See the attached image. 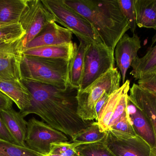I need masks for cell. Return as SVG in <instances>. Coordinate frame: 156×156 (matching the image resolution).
<instances>
[{"label":"cell","mask_w":156,"mask_h":156,"mask_svg":"<svg viewBox=\"0 0 156 156\" xmlns=\"http://www.w3.org/2000/svg\"><path fill=\"white\" fill-rule=\"evenodd\" d=\"M0 116L16 144L27 147L25 141L27 122L24 119V117L20 112H17L12 108L1 111Z\"/></svg>","instance_id":"obj_15"},{"label":"cell","mask_w":156,"mask_h":156,"mask_svg":"<svg viewBox=\"0 0 156 156\" xmlns=\"http://www.w3.org/2000/svg\"><path fill=\"white\" fill-rule=\"evenodd\" d=\"M13 102L9 97L0 91V112L12 108Z\"/></svg>","instance_id":"obj_32"},{"label":"cell","mask_w":156,"mask_h":156,"mask_svg":"<svg viewBox=\"0 0 156 156\" xmlns=\"http://www.w3.org/2000/svg\"><path fill=\"white\" fill-rule=\"evenodd\" d=\"M4 42H2V41H0V44H1V43H3Z\"/></svg>","instance_id":"obj_36"},{"label":"cell","mask_w":156,"mask_h":156,"mask_svg":"<svg viewBox=\"0 0 156 156\" xmlns=\"http://www.w3.org/2000/svg\"><path fill=\"white\" fill-rule=\"evenodd\" d=\"M76 149L80 156H114L102 143L81 145Z\"/></svg>","instance_id":"obj_26"},{"label":"cell","mask_w":156,"mask_h":156,"mask_svg":"<svg viewBox=\"0 0 156 156\" xmlns=\"http://www.w3.org/2000/svg\"><path fill=\"white\" fill-rule=\"evenodd\" d=\"M0 91L9 97L22 111L31 105V96L27 88L20 81L0 79Z\"/></svg>","instance_id":"obj_16"},{"label":"cell","mask_w":156,"mask_h":156,"mask_svg":"<svg viewBox=\"0 0 156 156\" xmlns=\"http://www.w3.org/2000/svg\"><path fill=\"white\" fill-rule=\"evenodd\" d=\"M44 155L14 143L0 139V156H43Z\"/></svg>","instance_id":"obj_24"},{"label":"cell","mask_w":156,"mask_h":156,"mask_svg":"<svg viewBox=\"0 0 156 156\" xmlns=\"http://www.w3.org/2000/svg\"><path fill=\"white\" fill-rule=\"evenodd\" d=\"M114 50L102 42L88 44L84 57V69L78 90L90 86L110 70L115 67Z\"/></svg>","instance_id":"obj_6"},{"label":"cell","mask_w":156,"mask_h":156,"mask_svg":"<svg viewBox=\"0 0 156 156\" xmlns=\"http://www.w3.org/2000/svg\"><path fill=\"white\" fill-rule=\"evenodd\" d=\"M136 26L156 31V0H135Z\"/></svg>","instance_id":"obj_18"},{"label":"cell","mask_w":156,"mask_h":156,"mask_svg":"<svg viewBox=\"0 0 156 156\" xmlns=\"http://www.w3.org/2000/svg\"><path fill=\"white\" fill-rule=\"evenodd\" d=\"M72 32L55 21L48 23L39 34L27 44L23 51L36 48L68 44L72 42Z\"/></svg>","instance_id":"obj_12"},{"label":"cell","mask_w":156,"mask_h":156,"mask_svg":"<svg viewBox=\"0 0 156 156\" xmlns=\"http://www.w3.org/2000/svg\"><path fill=\"white\" fill-rule=\"evenodd\" d=\"M70 61L24 55L20 63L22 79L50 85L62 89L69 85Z\"/></svg>","instance_id":"obj_3"},{"label":"cell","mask_w":156,"mask_h":156,"mask_svg":"<svg viewBox=\"0 0 156 156\" xmlns=\"http://www.w3.org/2000/svg\"><path fill=\"white\" fill-rule=\"evenodd\" d=\"M68 141L66 134L44 122L34 118L27 122L26 144L33 151L43 155L48 154L51 151L52 144Z\"/></svg>","instance_id":"obj_8"},{"label":"cell","mask_w":156,"mask_h":156,"mask_svg":"<svg viewBox=\"0 0 156 156\" xmlns=\"http://www.w3.org/2000/svg\"><path fill=\"white\" fill-rule=\"evenodd\" d=\"M126 85V81L117 90L110 96L108 101L101 112L97 121L101 132H106L109 129V124Z\"/></svg>","instance_id":"obj_22"},{"label":"cell","mask_w":156,"mask_h":156,"mask_svg":"<svg viewBox=\"0 0 156 156\" xmlns=\"http://www.w3.org/2000/svg\"><path fill=\"white\" fill-rule=\"evenodd\" d=\"M53 15L56 23L89 44L102 42L91 24L83 16L66 4L64 0H42Z\"/></svg>","instance_id":"obj_5"},{"label":"cell","mask_w":156,"mask_h":156,"mask_svg":"<svg viewBox=\"0 0 156 156\" xmlns=\"http://www.w3.org/2000/svg\"><path fill=\"white\" fill-rule=\"evenodd\" d=\"M27 0H0V24L19 23Z\"/></svg>","instance_id":"obj_20"},{"label":"cell","mask_w":156,"mask_h":156,"mask_svg":"<svg viewBox=\"0 0 156 156\" xmlns=\"http://www.w3.org/2000/svg\"><path fill=\"white\" fill-rule=\"evenodd\" d=\"M31 96V105L20 111L23 117L34 114L48 125L72 137L91 124L77 114L78 89L69 86L66 89L36 82L22 79Z\"/></svg>","instance_id":"obj_1"},{"label":"cell","mask_w":156,"mask_h":156,"mask_svg":"<svg viewBox=\"0 0 156 156\" xmlns=\"http://www.w3.org/2000/svg\"><path fill=\"white\" fill-rule=\"evenodd\" d=\"M112 94L106 93L102 96L101 98L99 100V101L96 103V105H95V110L97 117H98V119L101 112L102 111L104 107L106 104L107 102L108 101L110 96Z\"/></svg>","instance_id":"obj_33"},{"label":"cell","mask_w":156,"mask_h":156,"mask_svg":"<svg viewBox=\"0 0 156 156\" xmlns=\"http://www.w3.org/2000/svg\"><path fill=\"white\" fill-rule=\"evenodd\" d=\"M132 71L130 74L136 80H138L143 75L156 68V44L150 47L144 56L137 57L131 65Z\"/></svg>","instance_id":"obj_21"},{"label":"cell","mask_w":156,"mask_h":156,"mask_svg":"<svg viewBox=\"0 0 156 156\" xmlns=\"http://www.w3.org/2000/svg\"><path fill=\"white\" fill-rule=\"evenodd\" d=\"M77 147L74 142L54 143L51 145L50 153L61 156H80L76 149Z\"/></svg>","instance_id":"obj_28"},{"label":"cell","mask_w":156,"mask_h":156,"mask_svg":"<svg viewBox=\"0 0 156 156\" xmlns=\"http://www.w3.org/2000/svg\"><path fill=\"white\" fill-rule=\"evenodd\" d=\"M128 99L145 115L154 130L156 142V94L133 83ZM156 153V147L152 149Z\"/></svg>","instance_id":"obj_13"},{"label":"cell","mask_w":156,"mask_h":156,"mask_svg":"<svg viewBox=\"0 0 156 156\" xmlns=\"http://www.w3.org/2000/svg\"><path fill=\"white\" fill-rule=\"evenodd\" d=\"M80 44L69 64L68 80L71 87L79 89L80 86L83 69L85 52L89 43L78 38Z\"/></svg>","instance_id":"obj_19"},{"label":"cell","mask_w":156,"mask_h":156,"mask_svg":"<svg viewBox=\"0 0 156 156\" xmlns=\"http://www.w3.org/2000/svg\"><path fill=\"white\" fill-rule=\"evenodd\" d=\"M141 48L140 38L136 34L132 37L125 34L116 44L114 50L115 60L122 76V84L125 82L128 69L138 57L137 54Z\"/></svg>","instance_id":"obj_11"},{"label":"cell","mask_w":156,"mask_h":156,"mask_svg":"<svg viewBox=\"0 0 156 156\" xmlns=\"http://www.w3.org/2000/svg\"><path fill=\"white\" fill-rule=\"evenodd\" d=\"M23 53L21 39L0 44V79L22 80L20 63Z\"/></svg>","instance_id":"obj_10"},{"label":"cell","mask_w":156,"mask_h":156,"mask_svg":"<svg viewBox=\"0 0 156 156\" xmlns=\"http://www.w3.org/2000/svg\"><path fill=\"white\" fill-rule=\"evenodd\" d=\"M126 114L136 135L144 139L152 149L154 148L156 142L152 126L144 114L131 102L128 98Z\"/></svg>","instance_id":"obj_14"},{"label":"cell","mask_w":156,"mask_h":156,"mask_svg":"<svg viewBox=\"0 0 156 156\" xmlns=\"http://www.w3.org/2000/svg\"><path fill=\"white\" fill-rule=\"evenodd\" d=\"M106 135V131L101 132L97 122H93L85 129L81 130L71 137L72 142L78 146L86 144L102 143Z\"/></svg>","instance_id":"obj_23"},{"label":"cell","mask_w":156,"mask_h":156,"mask_svg":"<svg viewBox=\"0 0 156 156\" xmlns=\"http://www.w3.org/2000/svg\"><path fill=\"white\" fill-rule=\"evenodd\" d=\"M0 139L15 144L13 139L11 136L9 131L7 130L1 116H0Z\"/></svg>","instance_id":"obj_31"},{"label":"cell","mask_w":156,"mask_h":156,"mask_svg":"<svg viewBox=\"0 0 156 156\" xmlns=\"http://www.w3.org/2000/svg\"><path fill=\"white\" fill-rule=\"evenodd\" d=\"M155 43H156V32L154 35L153 36V38H152V45H151V47L153 46V45Z\"/></svg>","instance_id":"obj_34"},{"label":"cell","mask_w":156,"mask_h":156,"mask_svg":"<svg viewBox=\"0 0 156 156\" xmlns=\"http://www.w3.org/2000/svg\"><path fill=\"white\" fill-rule=\"evenodd\" d=\"M55 21L53 15L42 0H27L19 23L26 32L21 39L23 51L48 23Z\"/></svg>","instance_id":"obj_7"},{"label":"cell","mask_w":156,"mask_h":156,"mask_svg":"<svg viewBox=\"0 0 156 156\" xmlns=\"http://www.w3.org/2000/svg\"><path fill=\"white\" fill-rule=\"evenodd\" d=\"M114 156H150L152 148L138 136L108 130L102 142Z\"/></svg>","instance_id":"obj_9"},{"label":"cell","mask_w":156,"mask_h":156,"mask_svg":"<svg viewBox=\"0 0 156 156\" xmlns=\"http://www.w3.org/2000/svg\"><path fill=\"white\" fill-rule=\"evenodd\" d=\"M137 84L156 94V68L143 75L137 80Z\"/></svg>","instance_id":"obj_29"},{"label":"cell","mask_w":156,"mask_h":156,"mask_svg":"<svg viewBox=\"0 0 156 156\" xmlns=\"http://www.w3.org/2000/svg\"><path fill=\"white\" fill-rule=\"evenodd\" d=\"M108 130L131 135L137 136L129 120L126 112L120 120Z\"/></svg>","instance_id":"obj_30"},{"label":"cell","mask_w":156,"mask_h":156,"mask_svg":"<svg viewBox=\"0 0 156 156\" xmlns=\"http://www.w3.org/2000/svg\"><path fill=\"white\" fill-rule=\"evenodd\" d=\"M64 1L85 17L94 27L102 42L113 50L120 39L130 30L117 1Z\"/></svg>","instance_id":"obj_2"},{"label":"cell","mask_w":156,"mask_h":156,"mask_svg":"<svg viewBox=\"0 0 156 156\" xmlns=\"http://www.w3.org/2000/svg\"><path fill=\"white\" fill-rule=\"evenodd\" d=\"M43 156H61L60 155H58L55 154H51V153H49L47 155H44Z\"/></svg>","instance_id":"obj_35"},{"label":"cell","mask_w":156,"mask_h":156,"mask_svg":"<svg viewBox=\"0 0 156 156\" xmlns=\"http://www.w3.org/2000/svg\"><path fill=\"white\" fill-rule=\"evenodd\" d=\"M117 1L123 15L129 24L130 30L133 34H135L137 26L135 8V0H120Z\"/></svg>","instance_id":"obj_27"},{"label":"cell","mask_w":156,"mask_h":156,"mask_svg":"<svg viewBox=\"0 0 156 156\" xmlns=\"http://www.w3.org/2000/svg\"><path fill=\"white\" fill-rule=\"evenodd\" d=\"M25 31L19 23L0 24V41L10 42L22 39Z\"/></svg>","instance_id":"obj_25"},{"label":"cell","mask_w":156,"mask_h":156,"mask_svg":"<svg viewBox=\"0 0 156 156\" xmlns=\"http://www.w3.org/2000/svg\"><path fill=\"white\" fill-rule=\"evenodd\" d=\"M122 76L117 67L106 72L84 89L78 91L77 114L84 121L98 120L96 103L105 93L112 94L120 88Z\"/></svg>","instance_id":"obj_4"},{"label":"cell","mask_w":156,"mask_h":156,"mask_svg":"<svg viewBox=\"0 0 156 156\" xmlns=\"http://www.w3.org/2000/svg\"><path fill=\"white\" fill-rule=\"evenodd\" d=\"M77 49L76 44L72 41L68 44L32 49L23 51V54L27 56L70 61L74 57Z\"/></svg>","instance_id":"obj_17"}]
</instances>
